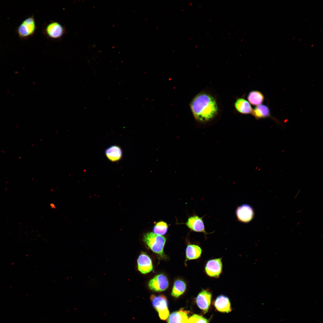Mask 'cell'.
<instances>
[{
	"label": "cell",
	"mask_w": 323,
	"mask_h": 323,
	"mask_svg": "<svg viewBox=\"0 0 323 323\" xmlns=\"http://www.w3.org/2000/svg\"><path fill=\"white\" fill-rule=\"evenodd\" d=\"M190 108L194 118L201 122L212 119L218 112L215 99L211 95L205 92L199 93L194 97L191 103Z\"/></svg>",
	"instance_id": "1"
},
{
	"label": "cell",
	"mask_w": 323,
	"mask_h": 323,
	"mask_svg": "<svg viewBox=\"0 0 323 323\" xmlns=\"http://www.w3.org/2000/svg\"><path fill=\"white\" fill-rule=\"evenodd\" d=\"M143 240L153 252L162 258L165 257L163 250L166 239L164 236L153 232H147L144 235Z\"/></svg>",
	"instance_id": "2"
},
{
	"label": "cell",
	"mask_w": 323,
	"mask_h": 323,
	"mask_svg": "<svg viewBox=\"0 0 323 323\" xmlns=\"http://www.w3.org/2000/svg\"><path fill=\"white\" fill-rule=\"evenodd\" d=\"M150 300L152 305L158 313L160 319L165 320L168 317L169 310L168 307V302L166 297L163 295L156 296L152 295Z\"/></svg>",
	"instance_id": "3"
},
{
	"label": "cell",
	"mask_w": 323,
	"mask_h": 323,
	"mask_svg": "<svg viewBox=\"0 0 323 323\" xmlns=\"http://www.w3.org/2000/svg\"><path fill=\"white\" fill-rule=\"evenodd\" d=\"M237 220L243 223H248L254 218L255 213L253 208L249 204H243L237 207L236 210Z\"/></svg>",
	"instance_id": "4"
},
{
	"label": "cell",
	"mask_w": 323,
	"mask_h": 323,
	"mask_svg": "<svg viewBox=\"0 0 323 323\" xmlns=\"http://www.w3.org/2000/svg\"><path fill=\"white\" fill-rule=\"evenodd\" d=\"M44 33L48 38L52 39L61 38L65 33L64 27L57 22L52 21L45 27Z\"/></svg>",
	"instance_id": "5"
},
{
	"label": "cell",
	"mask_w": 323,
	"mask_h": 323,
	"mask_svg": "<svg viewBox=\"0 0 323 323\" xmlns=\"http://www.w3.org/2000/svg\"><path fill=\"white\" fill-rule=\"evenodd\" d=\"M36 29V25L33 17H29L25 19L19 27L18 31L21 37L26 38L32 35Z\"/></svg>",
	"instance_id": "6"
},
{
	"label": "cell",
	"mask_w": 323,
	"mask_h": 323,
	"mask_svg": "<svg viewBox=\"0 0 323 323\" xmlns=\"http://www.w3.org/2000/svg\"><path fill=\"white\" fill-rule=\"evenodd\" d=\"M168 282L166 277L163 274H159L151 279L148 284L149 288L156 292H161L168 287Z\"/></svg>",
	"instance_id": "7"
},
{
	"label": "cell",
	"mask_w": 323,
	"mask_h": 323,
	"mask_svg": "<svg viewBox=\"0 0 323 323\" xmlns=\"http://www.w3.org/2000/svg\"><path fill=\"white\" fill-rule=\"evenodd\" d=\"M221 258L211 259L207 262L205 268V272L209 276L218 278L222 270Z\"/></svg>",
	"instance_id": "8"
},
{
	"label": "cell",
	"mask_w": 323,
	"mask_h": 323,
	"mask_svg": "<svg viewBox=\"0 0 323 323\" xmlns=\"http://www.w3.org/2000/svg\"><path fill=\"white\" fill-rule=\"evenodd\" d=\"M212 295L208 291L202 290L198 295L196 302L198 307L204 313H207L210 307Z\"/></svg>",
	"instance_id": "9"
},
{
	"label": "cell",
	"mask_w": 323,
	"mask_h": 323,
	"mask_svg": "<svg viewBox=\"0 0 323 323\" xmlns=\"http://www.w3.org/2000/svg\"><path fill=\"white\" fill-rule=\"evenodd\" d=\"M138 268L142 273L145 274L151 272L153 266L151 260L147 254L142 252L137 260Z\"/></svg>",
	"instance_id": "10"
},
{
	"label": "cell",
	"mask_w": 323,
	"mask_h": 323,
	"mask_svg": "<svg viewBox=\"0 0 323 323\" xmlns=\"http://www.w3.org/2000/svg\"><path fill=\"white\" fill-rule=\"evenodd\" d=\"M186 224L188 227L193 231L207 233L205 231L202 218L197 215L189 217Z\"/></svg>",
	"instance_id": "11"
},
{
	"label": "cell",
	"mask_w": 323,
	"mask_h": 323,
	"mask_svg": "<svg viewBox=\"0 0 323 323\" xmlns=\"http://www.w3.org/2000/svg\"><path fill=\"white\" fill-rule=\"evenodd\" d=\"M214 305L216 309L221 312L228 313L231 310L229 298L223 295H220L216 298Z\"/></svg>",
	"instance_id": "12"
},
{
	"label": "cell",
	"mask_w": 323,
	"mask_h": 323,
	"mask_svg": "<svg viewBox=\"0 0 323 323\" xmlns=\"http://www.w3.org/2000/svg\"><path fill=\"white\" fill-rule=\"evenodd\" d=\"M105 153L108 159L113 162L119 161L122 159L123 156L121 148L119 146L115 145L111 146L107 148Z\"/></svg>",
	"instance_id": "13"
},
{
	"label": "cell",
	"mask_w": 323,
	"mask_h": 323,
	"mask_svg": "<svg viewBox=\"0 0 323 323\" xmlns=\"http://www.w3.org/2000/svg\"><path fill=\"white\" fill-rule=\"evenodd\" d=\"M251 114L257 120L271 118L278 122L277 119L271 116L269 107L265 104H261L257 106L252 109Z\"/></svg>",
	"instance_id": "14"
},
{
	"label": "cell",
	"mask_w": 323,
	"mask_h": 323,
	"mask_svg": "<svg viewBox=\"0 0 323 323\" xmlns=\"http://www.w3.org/2000/svg\"><path fill=\"white\" fill-rule=\"evenodd\" d=\"M167 318V323H187L188 316L187 311L181 310L173 312Z\"/></svg>",
	"instance_id": "15"
},
{
	"label": "cell",
	"mask_w": 323,
	"mask_h": 323,
	"mask_svg": "<svg viewBox=\"0 0 323 323\" xmlns=\"http://www.w3.org/2000/svg\"><path fill=\"white\" fill-rule=\"evenodd\" d=\"M234 106L236 109L243 114H251L252 110L250 103L243 98H239L236 101Z\"/></svg>",
	"instance_id": "16"
},
{
	"label": "cell",
	"mask_w": 323,
	"mask_h": 323,
	"mask_svg": "<svg viewBox=\"0 0 323 323\" xmlns=\"http://www.w3.org/2000/svg\"><path fill=\"white\" fill-rule=\"evenodd\" d=\"M202 249L198 246L189 245L187 247L186 255L187 260L196 259L201 256Z\"/></svg>",
	"instance_id": "17"
},
{
	"label": "cell",
	"mask_w": 323,
	"mask_h": 323,
	"mask_svg": "<svg viewBox=\"0 0 323 323\" xmlns=\"http://www.w3.org/2000/svg\"><path fill=\"white\" fill-rule=\"evenodd\" d=\"M264 97L263 94L258 91H253L249 93L247 99L249 103L256 106L260 105L263 103Z\"/></svg>",
	"instance_id": "18"
},
{
	"label": "cell",
	"mask_w": 323,
	"mask_h": 323,
	"mask_svg": "<svg viewBox=\"0 0 323 323\" xmlns=\"http://www.w3.org/2000/svg\"><path fill=\"white\" fill-rule=\"evenodd\" d=\"M186 289V284L183 281L178 280L175 281L171 294L175 298H178L182 294Z\"/></svg>",
	"instance_id": "19"
},
{
	"label": "cell",
	"mask_w": 323,
	"mask_h": 323,
	"mask_svg": "<svg viewBox=\"0 0 323 323\" xmlns=\"http://www.w3.org/2000/svg\"><path fill=\"white\" fill-rule=\"evenodd\" d=\"M167 228L168 226L167 223L161 221L156 223L154 227L153 230L155 234L162 235L167 232Z\"/></svg>",
	"instance_id": "20"
},
{
	"label": "cell",
	"mask_w": 323,
	"mask_h": 323,
	"mask_svg": "<svg viewBox=\"0 0 323 323\" xmlns=\"http://www.w3.org/2000/svg\"><path fill=\"white\" fill-rule=\"evenodd\" d=\"M187 323H209L206 319L202 316L194 314L190 317Z\"/></svg>",
	"instance_id": "21"
}]
</instances>
